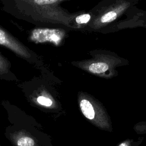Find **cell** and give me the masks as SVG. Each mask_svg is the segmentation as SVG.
<instances>
[{"mask_svg": "<svg viewBox=\"0 0 146 146\" xmlns=\"http://www.w3.org/2000/svg\"><path fill=\"white\" fill-rule=\"evenodd\" d=\"M80 107L83 114L86 117L90 120L94 119L95 116V112L92 104L89 101L86 99L81 100Z\"/></svg>", "mask_w": 146, "mask_h": 146, "instance_id": "ba28073f", "label": "cell"}, {"mask_svg": "<svg viewBox=\"0 0 146 146\" xmlns=\"http://www.w3.org/2000/svg\"><path fill=\"white\" fill-rule=\"evenodd\" d=\"M11 64L9 60L0 52V79L15 80L17 78L11 71Z\"/></svg>", "mask_w": 146, "mask_h": 146, "instance_id": "52a82bcc", "label": "cell"}, {"mask_svg": "<svg viewBox=\"0 0 146 146\" xmlns=\"http://www.w3.org/2000/svg\"><path fill=\"white\" fill-rule=\"evenodd\" d=\"M127 28L141 27L146 28V11L136 7L131 18L127 23Z\"/></svg>", "mask_w": 146, "mask_h": 146, "instance_id": "8992f818", "label": "cell"}, {"mask_svg": "<svg viewBox=\"0 0 146 146\" xmlns=\"http://www.w3.org/2000/svg\"><path fill=\"white\" fill-rule=\"evenodd\" d=\"M69 0H0L1 7L34 6L60 4Z\"/></svg>", "mask_w": 146, "mask_h": 146, "instance_id": "5b68a950", "label": "cell"}, {"mask_svg": "<svg viewBox=\"0 0 146 146\" xmlns=\"http://www.w3.org/2000/svg\"><path fill=\"white\" fill-rule=\"evenodd\" d=\"M142 0H102L89 10L91 19L83 31L103 34L120 30L124 16L128 17Z\"/></svg>", "mask_w": 146, "mask_h": 146, "instance_id": "7a4b0ae2", "label": "cell"}, {"mask_svg": "<svg viewBox=\"0 0 146 146\" xmlns=\"http://www.w3.org/2000/svg\"><path fill=\"white\" fill-rule=\"evenodd\" d=\"M7 137L13 146H39L36 139L27 130L15 131Z\"/></svg>", "mask_w": 146, "mask_h": 146, "instance_id": "277c9868", "label": "cell"}, {"mask_svg": "<svg viewBox=\"0 0 146 146\" xmlns=\"http://www.w3.org/2000/svg\"><path fill=\"white\" fill-rule=\"evenodd\" d=\"M119 146H128V145H127V144H125V143H121V144H120Z\"/></svg>", "mask_w": 146, "mask_h": 146, "instance_id": "8fae6325", "label": "cell"}, {"mask_svg": "<svg viewBox=\"0 0 146 146\" xmlns=\"http://www.w3.org/2000/svg\"><path fill=\"white\" fill-rule=\"evenodd\" d=\"M1 10L16 19L31 23L37 27L73 30L75 13H70L60 4L34 6H6Z\"/></svg>", "mask_w": 146, "mask_h": 146, "instance_id": "6da1fadb", "label": "cell"}, {"mask_svg": "<svg viewBox=\"0 0 146 146\" xmlns=\"http://www.w3.org/2000/svg\"><path fill=\"white\" fill-rule=\"evenodd\" d=\"M34 102H35L37 104L42 106H44V107H50L52 105V100L44 96V95H38L34 100Z\"/></svg>", "mask_w": 146, "mask_h": 146, "instance_id": "30bf717a", "label": "cell"}, {"mask_svg": "<svg viewBox=\"0 0 146 146\" xmlns=\"http://www.w3.org/2000/svg\"><path fill=\"white\" fill-rule=\"evenodd\" d=\"M108 65L104 62H96L91 63L89 67V71L93 73H102L108 69Z\"/></svg>", "mask_w": 146, "mask_h": 146, "instance_id": "9c48e42d", "label": "cell"}, {"mask_svg": "<svg viewBox=\"0 0 146 146\" xmlns=\"http://www.w3.org/2000/svg\"><path fill=\"white\" fill-rule=\"evenodd\" d=\"M0 146H1V145H0Z\"/></svg>", "mask_w": 146, "mask_h": 146, "instance_id": "7c38bea8", "label": "cell"}, {"mask_svg": "<svg viewBox=\"0 0 146 146\" xmlns=\"http://www.w3.org/2000/svg\"><path fill=\"white\" fill-rule=\"evenodd\" d=\"M0 46L31 64H39V55L0 25Z\"/></svg>", "mask_w": 146, "mask_h": 146, "instance_id": "3957f363", "label": "cell"}]
</instances>
